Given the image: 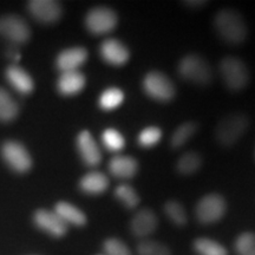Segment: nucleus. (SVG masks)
I'll use <instances>...</instances> for the list:
<instances>
[{
    "label": "nucleus",
    "mask_w": 255,
    "mask_h": 255,
    "mask_svg": "<svg viewBox=\"0 0 255 255\" xmlns=\"http://www.w3.org/2000/svg\"><path fill=\"white\" fill-rule=\"evenodd\" d=\"M138 170V163L129 155L114 156L109 162V171L117 178H132Z\"/></svg>",
    "instance_id": "nucleus-16"
},
{
    "label": "nucleus",
    "mask_w": 255,
    "mask_h": 255,
    "mask_svg": "<svg viewBox=\"0 0 255 255\" xmlns=\"http://www.w3.org/2000/svg\"><path fill=\"white\" fill-rule=\"evenodd\" d=\"M194 250L200 255H228L227 250L218 241L208 238H199L194 241Z\"/></svg>",
    "instance_id": "nucleus-25"
},
{
    "label": "nucleus",
    "mask_w": 255,
    "mask_h": 255,
    "mask_svg": "<svg viewBox=\"0 0 255 255\" xmlns=\"http://www.w3.org/2000/svg\"><path fill=\"white\" fill-rule=\"evenodd\" d=\"M81 189L91 195H100L109 187V178L100 171H91L85 174L79 182Z\"/></svg>",
    "instance_id": "nucleus-20"
},
{
    "label": "nucleus",
    "mask_w": 255,
    "mask_h": 255,
    "mask_svg": "<svg viewBox=\"0 0 255 255\" xmlns=\"http://www.w3.org/2000/svg\"><path fill=\"white\" fill-rule=\"evenodd\" d=\"M6 78L15 90L23 95H28L33 91V79L23 68L18 65H11L6 70Z\"/></svg>",
    "instance_id": "nucleus-17"
},
{
    "label": "nucleus",
    "mask_w": 255,
    "mask_h": 255,
    "mask_svg": "<svg viewBox=\"0 0 255 255\" xmlns=\"http://www.w3.org/2000/svg\"><path fill=\"white\" fill-rule=\"evenodd\" d=\"M33 221L38 228L55 238H62L68 232V225L64 223L62 219L55 212H51V210H37L33 215Z\"/></svg>",
    "instance_id": "nucleus-10"
},
{
    "label": "nucleus",
    "mask_w": 255,
    "mask_h": 255,
    "mask_svg": "<svg viewBox=\"0 0 255 255\" xmlns=\"http://www.w3.org/2000/svg\"><path fill=\"white\" fill-rule=\"evenodd\" d=\"M227 205L220 194H207L201 197L195 208V215L199 222L203 225L218 222L225 215Z\"/></svg>",
    "instance_id": "nucleus-6"
},
{
    "label": "nucleus",
    "mask_w": 255,
    "mask_h": 255,
    "mask_svg": "<svg viewBox=\"0 0 255 255\" xmlns=\"http://www.w3.org/2000/svg\"><path fill=\"white\" fill-rule=\"evenodd\" d=\"M53 212L66 225L79 226L81 227V226H84L87 223V216H85L84 213L76 206H73L69 202H65V201H60V202L57 203Z\"/></svg>",
    "instance_id": "nucleus-19"
},
{
    "label": "nucleus",
    "mask_w": 255,
    "mask_h": 255,
    "mask_svg": "<svg viewBox=\"0 0 255 255\" xmlns=\"http://www.w3.org/2000/svg\"><path fill=\"white\" fill-rule=\"evenodd\" d=\"M102 141H103V144L108 150L114 152L121 151L126 145V139H124L123 135L114 128L104 130L102 133Z\"/></svg>",
    "instance_id": "nucleus-28"
},
{
    "label": "nucleus",
    "mask_w": 255,
    "mask_h": 255,
    "mask_svg": "<svg viewBox=\"0 0 255 255\" xmlns=\"http://www.w3.org/2000/svg\"><path fill=\"white\" fill-rule=\"evenodd\" d=\"M235 252L238 255H255V234L245 232L235 240Z\"/></svg>",
    "instance_id": "nucleus-29"
},
{
    "label": "nucleus",
    "mask_w": 255,
    "mask_h": 255,
    "mask_svg": "<svg viewBox=\"0 0 255 255\" xmlns=\"http://www.w3.org/2000/svg\"><path fill=\"white\" fill-rule=\"evenodd\" d=\"M138 255H171L170 250L164 244L155 240H143L137 246Z\"/></svg>",
    "instance_id": "nucleus-30"
},
{
    "label": "nucleus",
    "mask_w": 255,
    "mask_h": 255,
    "mask_svg": "<svg viewBox=\"0 0 255 255\" xmlns=\"http://www.w3.org/2000/svg\"><path fill=\"white\" fill-rule=\"evenodd\" d=\"M124 101V92L120 88H109L105 89L100 96L98 104L101 109L105 111L115 110L123 103Z\"/></svg>",
    "instance_id": "nucleus-23"
},
{
    "label": "nucleus",
    "mask_w": 255,
    "mask_h": 255,
    "mask_svg": "<svg viewBox=\"0 0 255 255\" xmlns=\"http://www.w3.org/2000/svg\"><path fill=\"white\" fill-rule=\"evenodd\" d=\"M28 9L37 20L45 24L56 23L62 15V6L52 0H33L28 2Z\"/></svg>",
    "instance_id": "nucleus-13"
},
{
    "label": "nucleus",
    "mask_w": 255,
    "mask_h": 255,
    "mask_svg": "<svg viewBox=\"0 0 255 255\" xmlns=\"http://www.w3.org/2000/svg\"><path fill=\"white\" fill-rule=\"evenodd\" d=\"M250 126V120L242 114H231L219 121L215 127V139L220 145L232 146L237 143Z\"/></svg>",
    "instance_id": "nucleus-2"
},
{
    "label": "nucleus",
    "mask_w": 255,
    "mask_h": 255,
    "mask_svg": "<svg viewBox=\"0 0 255 255\" xmlns=\"http://www.w3.org/2000/svg\"><path fill=\"white\" fill-rule=\"evenodd\" d=\"M77 148L79 154L85 164L95 167L100 164L102 159V154L94 136L88 130H83L77 136Z\"/></svg>",
    "instance_id": "nucleus-14"
},
{
    "label": "nucleus",
    "mask_w": 255,
    "mask_h": 255,
    "mask_svg": "<svg viewBox=\"0 0 255 255\" xmlns=\"http://www.w3.org/2000/svg\"><path fill=\"white\" fill-rule=\"evenodd\" d=\"M164 213L165 215H167V218L170 220L174 225L178 226V227H183V226L187 225V212L186 209H184L182 203H180L178 201H167L164 205Z\"/></svg>",
    "instance_id": "nucleus-24"
},
{
    "label": "nucleus",
    "mask_w": 255,
    "mask_h": 255,
    "mask_svg": "<svg viewBox=\"0 0 255 255\" xmlns=\"http://www.w3.org/2000/svg\"><path fill=\"white\" fill-rule=\"evenodd\" d=\"M98 255H105V254H98Z\"/></svg>",
    "instance_id": "nucleus-34"
},
{
    "label": "nucleus",
    "mask_w": 255,
    "mask_h": 255,
    "mask_svg": "<svg viewBox=\"0 0 255 255\" xmlns=\"http://www.w3.org/2000/svg\"><path fill=\"white\" fill-rule=\"evenodd\" d=\"M158 225L157 216L150 209H141L132 216L130 221V231L132 235L145 239L156 231Z\"/></svg>",
    "instance_id": "nucleus-12"
},
{
    "label": "nucleus",
    "mask_w": 255,
    "mask_h": 255,
    "mask_svg": "<svg viewBox=\"0 0 255 255\" xmlns=\"http://www.w3.org/2000/svg\"><path fill=\"white\" fill-rule=\"evenodd\" d=\"M87 59L88 51L84 47H70L59 53L56 59V65L62 72L78 71Z\"/></svg>",
    "instance_id": "nucleus-15"
},
{
    "label": "nucleus",
    "mask_w": 255,
    "mask_h": 255,
    "mask_svg": "<svg viewBox=\"0 0 255 255\" xmlns=\"http://www.w3.org/2000/svg\"><path fill=\"white\" fill-rule=\"evenodd\" d=\"M148 97L157 102H170L175 97V85L167 75L157 70L148 72L142 82Z\"/></svg>",
    "instance_id": "nucleus-5"
},
{
    "label": "nucleus",
    "mask_w": 255,
    "mask_h": 255,
    "mask_svg": "<svg viewBox=\"0 0 255 255\" xmlns=\"http://www.w3.org/2000/svg\"><path fill=\"white\" fill-rule=\"evenodd\" d=\"M214 27L221 39L231 45H240L247 38V25L242 15L234 9L219 11L214 18Z\"/></svg>",
    "instance_id": "nucleus-1"
},
{
    "label": "nucleus",
    "mask_w": 255,
    "mask_h": 255,
    "mask_svg": "<svg viewBox=\"0 0 255 255\" xmlns=\"http://www.w3.org/2000/svg\"><path fill=\"white\" fill-rule=\"evenodd\" d=\"M0 34L13 43H25L30 38V28L21 18L5 15L0 18Z\"/></svg>",
    "instance_id": "nucleus-9"
},
{
    "label": "nucleus",
    "mask_w": 255,
    "mask_h": 255,
    "mask_svg": "<svg viewBox=\"0 0 255 255\" xmlns=\"http://www.w3.org/2000/svg\"><path fill=\"white\" fill-rule=\"evenodd\" d=\"M201 164H202V157L197 152L188 151L178 158L176 163V170L181 175L189 176V175L195 174L199 170Z\"/></svg>",
    "instance_id": "nucleus-21"
},
{
    "label": "nucleus",
    "mask_w": 255,
    "mask_h": 255,
    "mask_svg": "<svg viewBox=\"0 0 255 255\" xmlns=\"http://www.w3.org/2000/svg\"><path fill=\"white\" fill-rule=\"evenodd\" d=\"M119 23L116 12L109 7L98 6L92 8L85 17V26L92 34H107L114 31Z\"/></svg>",
    "instance_id": "nucleus-7"
},
{
    "label": "nucleus",
    "mask_w": 255,
    "mask_h": 255,
    "mask_svg": "<svg viewBox=\"0 0 255 255\" xmlns=\"http://www.w3.org/2000/svg\"><path fill=\"white\" fill-rule=\"evenodd\" d=\"M103 250L105 255H132L129 247L122 240L116 238H110L105 240Z\"/></svg>",
    "instance_id": "nucleus-32"
},
{
    "label": "nucleus",
    "mask_w": 255,
    "mask_h": 255,
    "mask_svg": "<svg viewBox=\"0 0 255 255\" xmlns=\"http://www.w3.org/2000/svg\"><path fill=\"white\" fill-rule=\"evenodd\" d=\"M161 137L162 130L158 127H146L139 132L137 141L143 148H151L161 141Z\"/></svg>",
    "instance_id": "nucleus-31"
},
{
    "label": "nucleus",
    "mask_w": 255,
    "mask_h": 255,
    "mask_svg": "<svg viewBox=\"0 0 255 255\" xmlns=\"http://www.w3.org/2000/svg\"><path fill=\"white\" fill-rule=\"evenodd\" d=\"M178 75L186 81L196 85H208L213 81V71L209 63L199 55L184 56L177 66Z\"/></svg>",
    "instance_id": "nucleus-3"
},
{
    "label": "nucleus",
    "mask_w": 255,
    "mask_h": 255,
    "mask_svg": "<svg viewBox=\"0 0 255 255\" xmlns=\"http://www.w3.org/2000/svg\"><path fill=\"white\" fill-rule=\"evenodd\" d=\"M100 52L105 63L114 66L126 65L130 58V51L122 41L115 38L105 39L101 44Z\"/></svg>",
    "instance_id": "nucleus-11"
},
{
    "label": "nucleus",
    "mask_w": 255,
    "mask_h": 255,
    "mask_svg": "<svg viewBox=\"0 0 255 255\" xmlns=\"http://www.w3.org/2000/svg\"><path fill=\"white\" fill-rule=\"evenodd\" d=\"M220 73L225 85L231 91H241L250 83V71L238 57H225L220 63Z\"/></svg>",
    "instance_id": "nucleus-4"
},
{
    "label": "nucleus",
    "mask_w": 255,
    "mask_h": 255,
    "mask_svg": "<svg viewBox=\"0 0 255 255\" xmlns=\"http://www.w3.org/2000/svg\"><path fill=\"white\" fill-rule=\"evenodd\" d=\"M197 124L195 122H184L178 126L170 138L171 148L178 149L183 146L189 139L195 135Z\"/></svg>",
    "instance_id": "nucleus-22"
},
{
    "label": "nucleus",
    "mask_w": 255,
    "mask_h": 255,
    "mask_svg": "<svg viewBox=\"0 0 255 255\" xmlns=\"http://www.w3.org/2000/svg\"><path fill=\"white\" fill-rule=\"evenodd\" d=\"M207 4V1H183V5L189 6V7H201V6H205Z\"/></svg>",
    "instance_id": "nucleus-33"
},
{
    "label": "nucleus",
    "mask_w": 255,
    "mask_h": 255,
    "mask_svg": "<svg viewBox=\"0 0 255 255\" xmlns=\"http://www.w3.org/2000/svg\"><path fill=\"white\" fill-rule=\"evenodd\" d=\"M1 155L8 167L17 173H26L32 165L31 156L26 148L15 141H7L1 146Z\"/></svg>",
    "instance_id": "nucleus-8"
},
{
    "label": "nucleus",
    "mask_w": 255,
    "mask_h": 255,
    "mask_svg": "<svg viewBox=\"0 0 255 255\" xmlns=\"http://www.w3.org/2000/svg\"><path fill=\"white\" fill-rule=\"evenodd\" d=\"M85 87V77L81 71L62 72L57 82L58 91L64 96H73L81 92Z\"/></svg>",
    "instance_id": "nucleus-18"
},
{
    "label": "nucleus",
    "mask_w": 255,
    "mask_h": 255,
    "mask_svg": "<svg viewBox=\"0 0 255 255\" xmlns=\"http://www.w3.org/2000/svg\"><path fill=\"white\" fill-rule=\"evenodd\" d=\"M115 196L119 199L128 209H135L139 203V197L137 191L129 184H120L115 189Z\"/></svg>",
    "instance_id": "nucleus-27"
},
{
    "label": "nucleus",
    "mask_w": 255,
    "mask_h": 255,
    "mask_svg": "<svg viewBox=\"0 0 255 255\" xmlns=\"http://www.w3.org/2000/svg\"><path fill=\"white\" fill-rule=\"evenodd\" d=\"M18 114V105L4 89L0 88V121L9 122Z\"/></svg>",
    "instance_id": "nucleus-26"
}]
</instances>
